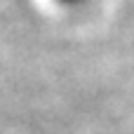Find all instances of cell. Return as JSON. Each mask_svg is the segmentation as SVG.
Masks as SVG:
<instances>
[{
    "label": "cell",
    "mask_w": 134,
    "mask_h": 134,
    "mask_svg": "<svg viewBox=\"0 0 134 134\" xmlns=\"http://www.w3.org/2000/svg\"><path fill=\"white\" fill-rule=\"evenodd\" d=\"M57 2H61V5H80L85 0H57Z\"/></svg>",
    "instance_id": "6da1fadb"
}]
</instances>
